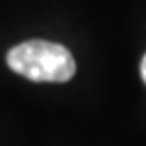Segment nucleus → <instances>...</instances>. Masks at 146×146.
Wrapping results in <instances>:
<instances>
[{"instance_id":"obj_2","label":"nucleus","mask_w":146,"mask_h":146,"mask_svg":"<svg viewBox=\"0 0 146 146\" xmlns=\"http://www.w3.org/2000/svg\"><path fill=\"white\" fill-rule=\"evenodd\" d=\"M140 73H142V79H144V83H146V55H144V59H142V63H140Z\"/></svg>"},{"instance_id":"obj_1","label":"nucleus","mask_w":146,"mask_h":146,"mask_svg":"<svg viewBox=\"0 0 146 146\" xmlns=\"http://www.w3.org/2000/svg\"><path fill=\"white\" fill-rule=\"evenodd\" d=\"M8 67L31 81L63 83L75 75V59L67 47L49 41H25L8 51Z\"/></svg>"}]
</instances>
